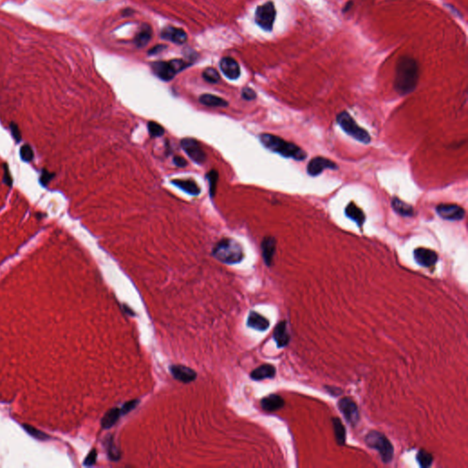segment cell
Masks as SVG:
<instances>
[{
	"label": "cell",
	"mask_w": 468,
	"mask_h": 468,
	"mask_svg": "<svg viewBox=\"0 0 468 468\" xmlns=\"http://www.w3.org/2000/svg\"><path fill=\"white\" fill-rule=\"evenodd\" d=\"M419 81V65L414 58L403 56L397 62L395 69L394 89L403 96L413 93Z\"/></svg>",
	"instance_id": "6da1fadb"
},
{
	"label": "cell",
	"mask_w": 468,
	"mask_h": 468,
	"mask_svg": "<svg viewBox=\"0 0 468 468\" xmlns=\"http://www.w3.org/2000/svg\"><path fill=\"white\" fill-rule=\"evenodd\" d=\"M259 139L265 148L273 153H277L280 156L286 158H293L295 160H305L307 156L305 151L294 143L285 141V139L271 134H262Z\"/></svg>",
	"instance_id": "7a4b0ae2"
},
{
	"label": "cell",
	"mask_w": 468,
	"mask_h": 468,
	"mask_svg": "<svg viewBox=\"0 0 468 468\" xmlns=\"http://www.w3.org/2000/svg\"><path fill=\"white\" fill-rule=\"evenodd\" d=\"M213 257L226 265L241 263L245 258L242 245L231 238H223L219 241L212 250Z\"/></svg>",
	"instance_id": "3957f363"
},
{
	"label": "cell",
	"mask_w": 468,
	"mask_h": 468,
	"mask_svg": "<svg viewBox=\"0 0 468 468\" xmlns=\"http://www.w3.org/2000/svg\"><path fill=\"white\" fill-rule=\"evenodd\" d=\"M365 443L369 447L378 451L383 463L388 464L394 459V445L382 433L370 431L365 436Z\"/></svg>",
	"instance_id": "277c9868"
},
{
	"label": "cell",
	"mask_w": 468,
	"mask_h": 468,
	"mask_svg": "<svg viewBox=\"0 0 468 468\" xmlns=\"http://www.w3.org/2000/svg\"><path fill=\"white\" fill-rule=\"evenodd\" d=\"M337 123L340 124V127L343 129V131L346 134L353 137L354 139L363 144H369L371 141V137L369 134V132L365 129L360 127L354 120V118L349 116V114L346 111L341 112L338 115Z\"/></svg>",
	"instance_id": "5b68a950"
},
{
	"label": "cell",
	"mask_w": 468,
	"mask_h": 468,
	"mask_svg": "<svg viewBox=\"0 0 468 468\" xmlns=\"http://www.w3.org/2000/svg\"><path fill=\"white\" fill-rule=\"evenodd\" d=\"M188 63L183 60H173L170 61H156L152 63V70L155 74L163 81L172 80L175 75L188 67Z\"/></svg>",
	"instance_id": "8992f818"
},
{
	"label": "cell",
	"mask_w": 468,
	"mask_h": 468,
	"mask_svg": "<svg viewBox=\"0 0 468 468\" xmlns=\"http://www.w3.org/2000/svg\"><path fill=\"white\" fill-rule=\"evenodd\" d=\"M276 18V10L273 3L269 1L264 5H261L255 11V22L258 26L266 31H271L273 23Z\"/></svg>",
	"instance_id": "52a82bcc"
},
{
	"label": "cell",
	"mask_w": 468,
	"mask_h": 468,
	"mask_svg": "<svg viewBox=\"0 0 468 468\" xmlns=\"http://www.w3.org/2000/svg\"><path fill=\"white\" fill-rule=\"evenodd\" d=\"M180 146L190 159L197 165H202L207 160L206 153L202 149L199 142L196 139L190 137L183 138L180 141Z\"/></svg>",
	"instance_id": "ba28073f"
},
{
	"label": "cell",
	"mask_w": 468,
	"mask_h": 468,
	"mask_svg": "<svg viewBox=\"0 0 468 468\" xmlns=\"http://www.w3.org/2000/svg\"><path fill=\"white\" fill-rule=\"evenodd\" d=\"M338 407L343 414L346 421L352 426L357 425L360 421V412L357 403L349 397H344L339 400Z\"/></svg>",
	"instance_id": "9c48e42d"
},
{
	"label": "cell",
	"mask_w": 468,
	"mask_h": 468,
	"mask_svg": "<svg viewBox=\"0 0 468 468\" xmlns=\"http://www.w3.org/2000/svg\"><path fill=\"white\" fill-rule=\"evenodd\" d=\"M436 212L442 219L447 221H461L466 215L465 210L456 204H439L436 207Z\"/></svg>",
	"instance_id": "30bf717a"
},
{
	"label": "cell",
	"mask_w": 468,
	"mask_h": 468,
	"mask_svg": "<svg viewBox=\"0 0 468 468\" xmlns=\"http://www.w3.org/2000/svg\"><path fill=\"white\" fill-rule=\"evenodd\" d=\"M338 169V165L333 162L332 160L323 156H317L310 160V162L307 165L306 171L310 176H317L320 175L325 170H336Z\"/></svg>",
	"instance_id": "8fae6325"
},
{
	"label": "cell",
	"mask_w": 468,
	"mask_h": 468,
	"mask_svg": "<svg viewBox=\"0 0 468 468\" xmlns=\"http://www.w3.org/2000/svg\"><path fill=\"white\" fill-rule=\"evenodd\" d=\"M414 256L418 265L426 268L434 266L438 261V255L435 251L422 247L414 250Z\"/></svg>",
	"instance_id": "7c38bea8"
},
{
	"label": "cell",
	"mask_w": 468,
	"mask_h": 468,
	"mask_svg": "<svg viewBox=\"0 0 468 468\" xmlns=\"http://www.w3.org/2000/svg\"><path fill=\"white\" fill-rule=\"evenodd\" d=\"M170 369L172 376L183 383H190L197 379V372L189 367L171 365Z\"/></svg>",
	"instance_id": "4fadbf2b"
},
{
	"label": "cell",
	"mask_w": 468,
	"mask_h": 468,
	"mask_svg": "<svg viewBox=\"0 0 468 468\" xmlns=\"http://www.w3.org/2000/svg\"><path fill=\"white\" fill-rule=\"evenodd\" d=\"M220 67L223 74L230 80H237L241 75V69L237 61L230 57H225L220 62Z\"/></svg>",
	"instance_id": "5bb4252c"
},
{
	"label": "cell",
	"mask_w": 468,
	"mask_h": 468,
	"mask_svg": "<svg viewBox=\"0 0 468 468\" xmlns=\"http://www.w3.org/2000/svg\"><path fill=\"white\" fill-rule=\"evenodd\" d=\"M261 249L265 265L271 266L273 261V256L276 251V239L271 236L264 238L261 244Z\"/></svg>",
	"instance_id": "9a60e30c"
},
{
	"label": "cell",
	"mask_w": 468,
	"mask_h": 468,
	"mask_svg": "<svg viewBox=\"0 0 468 468\" xmlns=\"http://www.w3.org/2000/svg\"><path fill=\"white\" fill-rule=\"evenodd\" d=\"M161 37L165 40L172 41L176 44H183L187 41V34L182 28L171 26L164 28L161 32Z\"/></svg>",
	"instance_id": "2e32d148"
},
{
	"label": "cell",
	"mask_w": 468,
	"mask_h": 468,
	"mask_svg": "<svg viewBox=\"0 0 468 468\" xmlns=\"http://www.w3.org/2000/svg\"><path fill=\"white\" fill-rule=\"evenodd\" d=\"M285 400L276 394H271L261 400V407L266 412H276L285 406Z\"/></svg>",
	"instance_id": "e0dca14e"
},
{
	"label": "cell",
	"mask_w": 468,
	"mask_h": 468,
	"mask_svg": "<svg viewBox=\"0 0 468 468\" xmlns=\"http://www.w3.org/2000/svg\"><path fill=\"white\" fill-rule=\"evenodd\" d=\"M273 340L276 342L278 347H285L290 341V335L287 331L286 321H281L273 330Z\"/></svg>",
	"instance_id": "ac0fdd59"
},
{
	"label": "cell",
	"mask_w": 468,
	"mask_h": 468,
	"mask_svg": "<svg viewBox=\"0 0 468 468\" xmlns=\"http://www.w3.org/2000/svg\"><path fill=\"white\" fill-rule=\"evenodd\" d=\"M171 183L175 185L178 189L183 190L184 192L192 195V196H197L200 193V188L198 187L197 182L194 179L188 178V179H179L176 178L171 181Z\"/></svg>",
	"instance_id": "d6986e66"
},
{
	"label": "cell",
	"mask_w": 468,
	"mask_h": 468,
	"mask_svg": "<svg viewBox=\"0 0 468 468\" xmlns=\"http://www.w3.org/2000/svg\"><path fill=\"white\" fill-rule=\"evenodd\" d=\"M247 325L255 330L265 331L266 329L269 328L270 322L268 319L265 318L264 316L260 315L259 313L251 311L247 320Z\"/></svg>",
	"instance_id": "ffe728a7"
},
{
	"label": "cell",
	"mask_w": 468,
	"mask_h": 468,
	"mask_svg": "<svg viewBox=\"0 0 468 468\" xmlns=\"http://www.w3.org/2000/svg\"><path fill=\"white\" fill-rule=\"evenodd\" d=\"M276 374V369L271 364H265L251 371V378L253 380L272 379Z\"/></svg>",
	"instance_id": "44dd1931"
},
{
	"label": "cell",
	"mask_w": 468,
	"mask_h": 468,
	"mask_svg": "<svg viewBox=\"0 0 468 468\" xmlns=\"http://www.w3.org/2000/svg\"><path fill=\"white\" fill-rule=\"evenodd\" d=\"M345 214L346 217L352 220L353 222H355L360 227H362V225L366 221V217L363 211L354 202H350L346 206L345 209Z\"/></svg>",
	"instance_id": "7402d4cb"
},
{
	"label": "cell",
	"mask_w": 468,
	"mask_h": 468,
	"mask_svg": "<svg viewBox=\"0 0 468 468\" xmlns=\"http://www.w3.org/2000/svg\"><path fill=\"white\" fill-rule=\"evenodd\" d=\"M393 209L396 213L403 217H413L414 215V208L412 205L402 201L399 197H394L392 200Z\"/></svg>",
	"instance_id": "603a6c76"
},
{
	"label": "cell",
	"mask_w": 468,
	"mask_h": 468,
	"mask_svg": "<svg viewBox=\"0 0 468 468\" xmlns=\"http://www.w3.org/2000/svg\"><path fill=\"white\" fill-rule=\"evenodd\" d=\"M332 421L336 442L340 446H342L346 443V428L344 426V424L342 423V421L340 418H338V417H334Z\"/></svg>",
	"instance_id": "cb8c5ba5"
},
{
	"label": "cell",
	"mask_w": 468,
	"mask_h": 468,
	"mask_svg": "<svg viewBox=\"0 0 468 468\" xmlns=\"http://www.w3.org/2000/svg\"><path fill=\"white\" fill-rule=\"evenodd\" d=\"M199 102L205 106L209 107H226L228 106V102L222 98L216 95L205 94L199 97Z\"/></svg>",
	"instance_id": "d4e9b609"
},
{
	"label": "cell",
	"mask_w": 468,
	"mask_h": 468,
	"mask_svg": "<svg viewBox=\"0 0 468 468\" xmlns=\"http://www.w3.org/2000/svg\"><path fill=\"white\" fill-rule=\"evenodd\" d=\"M121 415H122L121 409H118V408L111 409L102 417V421H101L102 427L103 429H110L113 427L119 420Z\"/></svg>",
	"instance_id": "484cf974"
},
{
	"label": "cell",
	"mask_w": 468,
	"mask_h": 468,
	"mask_svg": "<svg viewBox=\"0 0 468 468\" xmlns=\"http://www.w3.org/2000/svg\"><path fill=\"white\" fill-rule=\"evenodd\" d=\"M152 36V29L148 25H144L139 33L136 35V44L137 47H144L148 42Z\"/></svg>",
	"instance_id": "4316f807"
},
{
	"label": "cell",
	"mask_w": 468,
	"mask_h": 468,
	"mask_svg": "<svg viewBox=\"0 0 468 468\" xmlns=\"http://www.w3.org/2000/svg\"><path fill=\"white\" fill-rule=\"evenodd\" d=\"M416 460H417L419 466H420L421 468H428L432 466L434 457H433V455H431L430 453H428L427 451H425V450H423V449H421V450H419V452L417 453Z\"/></svg>",
	"instance_id": "83f0119b"
},
{
	"label": "cell",
	"mask_w": 468,
	"mask_h": 468,
	"mask_svg": "<svg viewBox=\"0 0 468 468\" xmlns=\"http://www.w3.org/2000/svg\"><path fill=\"white\" fill-rule=\"evenodd\" d=\"M207 179L209 182V189H210V196L213 197L216 195L217 191L218 181H219V172L216 170H211L208 174H207Z\"/></svg>",
	"instance_id": "f1b7e54d"
},
{
	"label": "cell",
	"mask_w": 468,
	"mask_h": 468,
	"mask_svg": "<svg viewBox=\"0 0 468 468\" xmlns=\"http://www.w3.org/2000/svg\"><path fill=\"white\" fill-rule=\"evenodd\" d=\"M148 128L151 137H160L165 134V129L163 126L154 121H150L148 123Z\"/></svg>",
	"instance_id": "f546056e"
},
{
	"label": "cell",
	"mask_w": 468,
	"mask_h": 468,
	"mask_svg": "<svg viewBox=\"0 0 468 468\" xmlns=\"http://www.w3.org/2000/svg\"><path fill=\"white\" fill-rule=\"evenodd\" d=\"M202 77L206 82L210 83H217L221 79L219 73L214 68L206 69L202 74Z\"/></svg>",
	"instance_id": "4dcf8cb0"
},
{
	"label": "cell",
	"mask_w": 468,
	"mask_h": 468,
	"mask_svg": "<svg viewBox=\"0 0 468 468\" xmlns=\"http://www.w3.org/2000/svg\"><path fill=\"white\" fill-rule=\"evenodd\" d=\"M21 159L25 162H30L34 157V152L29 145H24L21 148Z\"/></svg>",
	"instance_id": "1f68e13d"
},
{
	"label": "cell",
	"mask_w": 468,
	"mask_h": 468,
	"mask_svg": "<svg viewBox=\"0 0 468 468\" xmlns=\"http://www.w3.org/2000/svg\"><path fill=\"white\" fill-rule=\"evenodd\" d=\"M107 448H108V456L109 458L113 461H117L120 459V452L118 450V448L116 447V444H115V442L113 439H110L108 443H107Z\"/></svg>",
	"instance_id": "d6a6232c"
},
{
	"label": "cell",
	"mask_w": 468,
	"mask_h": 468,
	"mask_svg": "<svg viewBox=\"0 0 468 468\" xmlns=\"http://www.w3.org/2000/svg\"><path fill=\"white\" fill-rule=\"evenodd\" d=\"M24 429L27 431V434L32 435L33 437H36L37 439H40V440H46V438H49V436L46 435L45 434H43L42 432H41L40 430H37L36 428L32 427V426H29V425H23Z\"/></svg>",
	"instance_id": "836d02e7"
},
{
	"label": "cell",
	"mask_w": 468,
	"mask_h": 468,
	"mask_svg": "<svg viewBox=\"0 0 468 468\" xmlns=\"http://www.w3.org/2000/svg\"><path fill=\"white\" fill-rule=\"evenodd\" d=\"M139 402H140L139 400H129L127 402H125L123 405V407L121 408L122 415H125V414H129L130 412H132L139 404Z\"/></svg>",
	"instance_id": "e575fe53"
},
{
	"label": "cell",
	"mask_w": 468,
	"mask_h": 468,
	"mask_svg": "<svg viewBox=\"0 0 468 468\" xmlns=\"http://www.w3.org/2000/svg\"><path fill=\"white\" fill-rule=\"evenodd\" d=\"M96 458H97V451L96 449H93L90 453H89L88 455L86 456V458L84 459V463L83 465L85 467H92L94 466L96 462Z\"/></svg>",
	"instance_id": "d590c367"
},
{
	"label": "cell",
	"mask_w": 468,
	"mask_h": 468,
	"mask_svg": "<svg viewBox=\"0 0 468 468\" xmlns=\"http://www.w3.org/2000/svg\"><path fill=\"white\" fill-rule=\"evenodd\" d=\"M242 96L245 100H247V101H251V100H254L256 98V93L252 90V89L249 88V87H246V88L243 90V93H242Z\"/></svg>",
	"instance_id": "8d00e7d4"
},
{
	"label": "cell",
	"mask_w": 468,
	"mask_h": 468,
	"mask_svg": "<svg viewBox=\"0 0 468 468\" xmlns=\"http://www.w3.org/2000/svg\"><path fill=\"white\" fill-rule=\"evenodd\" d=\"M10 130H11L12 136H13L14 138L16 139V141H17V142H20L21 139V134L19 126H18L15 123H10Z\"/></svg>",
	"instance_id": "74e56055"
},
{
	"label": "cell",
	"mask_w": 468,
	"mask_h": 468,
	"mask_svg": "<svg viewBox=\"0 0 468 468\" xmlns=\"http://www.w3.org/2000/svg\"><path fill=\"white\" fill-rule=\"evenodd\" d=\"M53 174L49 173L47 170H43L42 172V175L41 176V183L42 186H47L49 182L51 180V178L53 177Z\"/></svg>",
	"instance_id": "f35d334b"
},
{
	"label": "cell",
	"mask_w": 468,
	"mask_h": 468,
	"mask_svg": "<svg viewBox=\"0 0 468 468\" xmlns=\"http://www.w3.org/2000/svg\"><path fill=\"white\" fill-rule=\"evenodd\" d=\"M173 162L176 165V167H179V168H185V167L188 166L187 160H186L184 157H182V156H174Z\"/></svg>",
	"instance_id": "ab89813d"
},
{
	"label": "cell",
	"mask_w": 468,
	"mask_h": 468,
	"mask_svg": "<svg viewBox=\"0 0 468 468\" xmlns=\"http://www.w3.org/2000/svg\"><path fill=\"white\" fill-rule=\"evenodd\" d=\"M5 168V174H4V181L5 183L7 186H11L12 185V177L10 176V173H9V170H8V167L7 166V164H5L4 166Z\"/></svg>",
	"instance_id": "60d3db41"
},
{
	"label": "cell",
	"mask_w": 468,
	"mask_h": 468,
	"mask_svg": "<svg viewBox=\"0 0 468 468\" xmlns=\"http://www.w3.org/2000/svg\"><path fill=\"white\" fill-rule=\"evenodd\" d=\"M160 49H166V47H165V46H162V45H160V46H156V47L154 48L153 49H151V50H150L149 54H155V53L159 52Z\"/></svg>",
	"instance_id": "b9f144b4"
}]
</instances>
